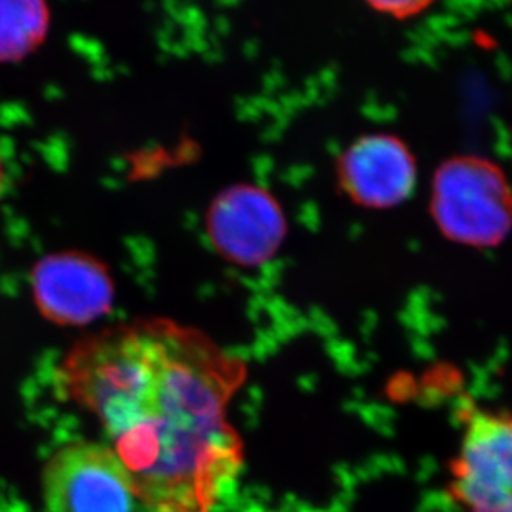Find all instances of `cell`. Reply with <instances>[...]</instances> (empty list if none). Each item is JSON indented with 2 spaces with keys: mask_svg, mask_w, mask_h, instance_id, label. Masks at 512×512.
<instances>
[{
  "mask_svg": "<svg viewBox=\"0 0 512 512\" xmlns=\"http://www.w3.org/2000/svg\"><path fill=\"white\" fill-rule=\"evenodd\" d=\"M246 375L209 335L158 317L88 335L58 370L150 512H211L234 484L244 453L229 403Z\"/></svg>",
  "mask_w": 512,
  "mask_h": 512,
  "instance_id": "1",
  "label": "cell"
},
{
  "mask_svg": "<svg viewBox=\"0 0 512 512\" xmlns=\"http://www.w3.org/2000/svg\"><path fill=\"white\" fill-rule=\"evenodd\" d=\"M431 213L440 231L466 246L494 247L512 229V188L493 161L459 156L436 171Z\"/></svg>",
  "mask_w": 512,
  "mask_h": 512,
  "instance_id": "2",
  "label": "cell"
},
{
  "mask_svg": "<svg viewBox=\"0 0 512 512\" xmlns=\"http://www.w3.org/2000/svg\"><path fill=\"white\" fill-rule=\"evenodd\" d=\"M42 494L49 512H136L140 504L125 464L93 441L67 443L50 456Z\"/></svg>",
  "mask_w": 512,
  "mask_h": 512,
  "instance_id": "3",
  "label": "cell"
},
{
  "mask_svg": "<svg viewBox=\"0 0 512 512\" xmlns=\"http://www.w3.org/2000/svg\"><path fill=\"white\" fill-rule=\"evenodd\" d=\"M451 478V491L469 512H512V415L466 413Z\"/></svg>",
  "mask_w": 512,
  "mask_h": 512,
  "instance_id": "4",
  "label": "cell"
},
{
  "mask_svg": "<svg viewBox=\"0 0 512 512\" xmlns=\"http://www.w3.org/2000/svg\"><path fill=\"white\" fill-rule=\"evenodd\" d=\"M206 229L214 249L239 267L264 266L276 256L287 234L277 199L256 184H236L213 199Z\"/></svg>",
  "mask_w": 512,
  "mask_h": 512,
  "instance_id": "5",
  "label": "cell"
},
{
  "mask_svg": "<svg viewBox=\"0 0 512 512\" xmlns=\"http://www.w3.org/2000/svg\"><path fill=\"white\" fill-rule=\"evenodd\" d=\"M32 295L44 319L85 327L110 314L115 282L107 264L82 251L54 252L32 269Z\"/></svg>",
  "mask_w": 512,
  "mask_h": 512,
  "instance_id": "6",
  "label": "cell"
},
{
  "mask_svg": "<svg viewBox=\"0 0 512 512\" xmlns=\"http://www.w3.org/2000/svg\"><path fill=\"white\" fill-rule=\"evenodd\" d=\"M343 193L363 208L390 209L410 198L416 183L415 158L397 136L367 135L339 160Z\"/></svg>",
  "mask_w": 512,
  "mask_h": 512,
  "instance_id": "7",
  "label": "cell"
},
{
  "mask_svg": "<svg viewBox=\"0 0 512 512\" xmlns=\"http://www.w3.org/2000/svg\"><path fill=\"white\" fill-rule=\"evenodd\" d=\"M50 29L49 5L0 0V62H17L37 50Z\"/></svg>",
  "mask_w": 512,
  "mask_h": 512,
  "instance_id": "8",
  "label": "cell"
},
{
  "mask_svg": "<svg viewBox=\"0 0 512 512\" xmlns=\"http://www.w3.org/2000/svg\"><path fill=\"white\" fill-rule=\"evenodd\" d=\"M373 9L382 12L383 15L393 17L397 20H408L418 15L423 14L428 7H431L430 2H403V0H397V2H372Z\"/></svg>",
  "mask_w": 512,
  "mask_h": 512,
  "instance_id": "9",
  "label": "cell"
},
{
  "mask_svg": "<svg viewBox=\"0 0 512 512\" xmlns=\"http://www.w3.org/2000/svg\"><path fill=\"white\" fill-rule=\"evenodd\" d=\"M2 178H4V170H2V161H0V186H2Z\"/></svg>",
  "mask_w": 512,
  "mask_h": 512,
  "instance_id": "10",
  "label": "cell"
}]
</instances>
